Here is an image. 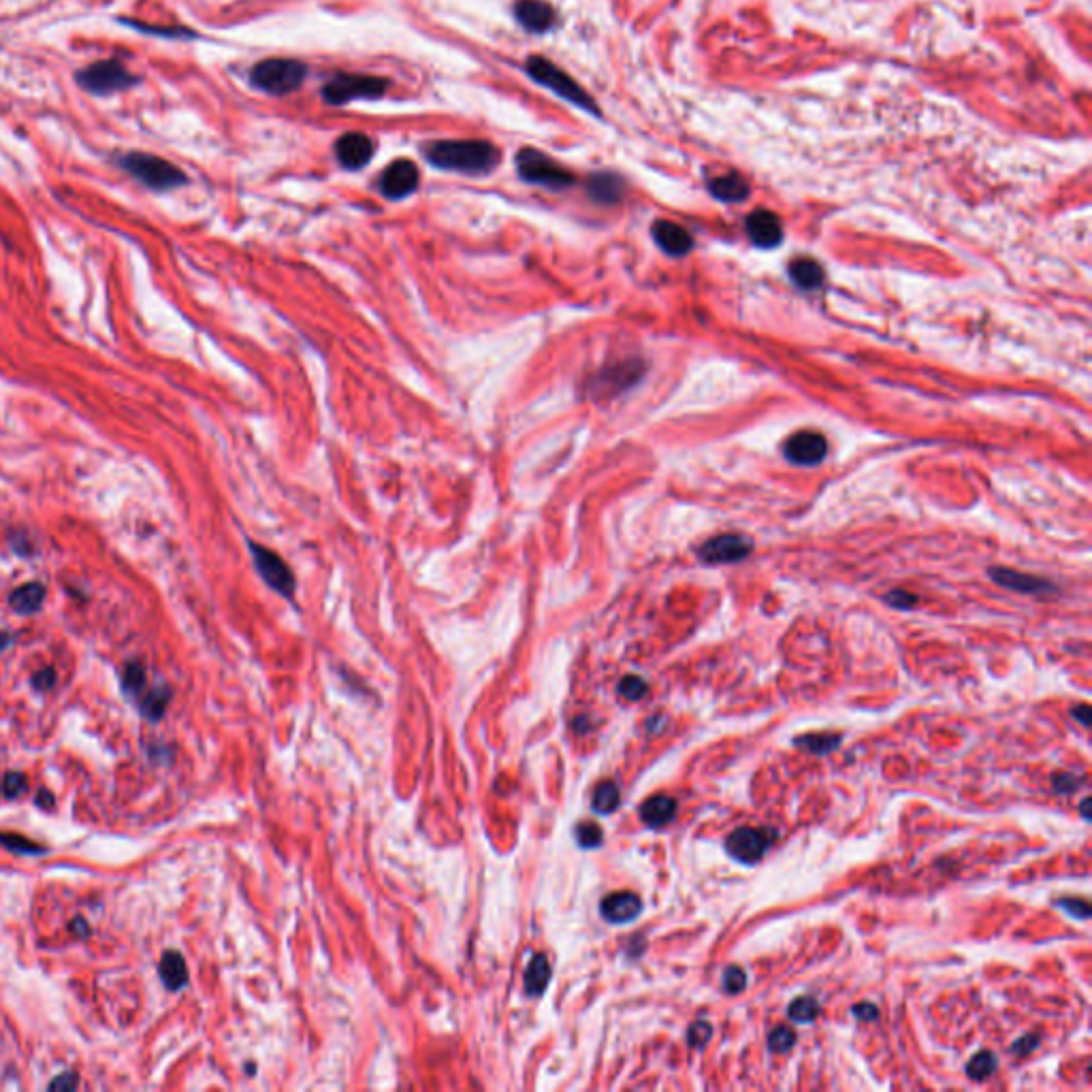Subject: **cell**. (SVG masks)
<instances>
[{"label": "cell", "instance_id": "6da1fadb", "mask_svg": "<svg viewBox=\"0 0 1092 1092\" xmlns=\"http://www.w3.org/2000/svg\"><path fill=\"white\" fill-rule=\"evenodd\" d=\"M425 159L442 171L487 175L499 165L502 152L485 139H442L427 143Z\"/></svg>", "mask_w": 1092, "mask_h": 1092}, {"label": "cell", "instance_id": "7a4b0ae2", "mask_svg": "<svg viewBox=\"0 0 1092 1092\" xmlns=\"http://www.w3.org/2000/svg\"><path fill=\"white\" fill-rule=\"evenodd\" d=\"M118 167H122L130 178L143 184L150 190L167 192L188 184V178L179 167L156 154L148 152H126L118 156Z\"/></svg>", "mask_w": 1092, "mask_h": 1092}, {"label": "cell", "instance_id": "3957f363", "mask_svg": "<svg viewBox=\"0 0 1092 1092\" xmlns=\"http://www.w3.org/2000/svg\"><path fill=\"white\" fill-rule=\"evenodd\" d=\"M525 73L532 77L536 83H540V86H545L551 90V92L557 94L559 99L572 102L575 107H581L583 111L600 116V110H597L594 96L585 92L583 86L575 77L565 73L561 66L551 63L548 58L529 56L527 63H525Z\"/></svg>", "mask_w": 1092, "mask_h": 1092}, {"label": "cell", "instance_id": "277c9868", "mask_svg": "<svg viewBox=\"0 0 1092 1092\" xmlns=\"http://www.w3.org/2000/svg\"><path fill=\"white\" fill-rule=\"evenodd\" d=\"M307 77V64L295 58H267L255 64L250 71V83L256 90L286 96L304 86Z\"/></svg>", "mask_w": 1092, "mask_h": 1092}, {"label": "cell", "instance_id": "5b68a950", "mask_svg": "<svg viewBox=\"0 0 1092 1092\" xmlns=\"http://www.w3.org/2000/svg\"><path fill=\"white\" fill-rule=\"evenodd\" d=\"M75 82L82 90H86L92 96H110L124 90L135 88L141 77L130 73L126 64L118 58L96 60V63L83 66L75 73Z\"/></svg>", "mask_w": 1092, "mask_h": 1092}, {"label": "cell", "instance_id": "8992f818", "mask_svg": "<svg viewBox=\"0 0 1092 1092\" xmlns=\"http://www.w3.org/2000/svg\"><path fill=\"white\" fill-rule=\"evenodd\" d=\"M517 171L521 175L523 182L542 186L546 190H565L576 182V178L568 169L561 167L557 160L536 148L518 150L515 159Z\"/></svg>", "mask_w": 1092, "mask_h": 1092}, {"label": "cell", "instance_id": "52a82bcc", "mask_svg": "<svg viewBox=\"0 0 1092 1092\" xmlns=\"http://www.w3.org/2000/svg\"><path fill=\"white\" fill-rule=\"evenodd\" d=\"M391 88V80L378 75H357L340 73L323 86V99L329 105H346L353 101H373L380 99Z\"/></svg>", "mask_w": 1092, "mask_h": 1092}, {"label": "cell", "instance_id": "ba28073f", "mask_svg": "<svg viewBox=\"0 0 1092 1092\" xmlns=\"http://www.w3.org/2000/svg\"><path fill=\"white\" fill-rule=\"evenodd\" d=\"M775 835V830L743 826V828H736L728 835L726 852L740 865H756V862L764 858L766 849L770 847Z\"/></svg>", "mask_w": 1092, "mask_h": 1092}, {"label": "cell", "instance_id": "9c48e42d", "mask_svg": "<svg viewBox=\"0 0 1092 1092\" xmlns=\"http://www.w3.org/2000/svg\"><path fill=\"white\" fill-rule=\"evenodd\" d=\"M250 553L263 581L267 583L271 589L277 591V594L291 597L295 591V576L286 561L282 559L280 555L271 551V548L255 545V542H250Z\"/></svg>", "mask_w": 1092, "mask_h": 1092}, {"label": "cell", "instance_id": "30bf717a", "mask_svg": "<svg viewBox=\"0 0 1092 1092\" xmlns=\"http://www.w3.org/2000/svg\"><path fill=\"white\" fill-rule=\"evenodd\" d=\"M419 182H420V175H419V169H416L414 162L408 159H401V160L391 162V165L384 169L382 175H380V179H378V188L386 198H393V201H397V198H406L412 195V192L419 188Z\"/></svg>", "mask_w": 1092, "mask_h": 1092}, {"label": "cell", "instance_id": "8fae6325", "mask_svg": "<svg viewBox=\"0 0 1092 1092\" xmlns=\"http://www.w3.org/2000/svg\"><path fill=\"white\" fill-rule=\"evenodd\" d=\"M376 154V141L365 132H343L335 141V156L348 171H359Z\"/></svg>", "mask_w": 1092, "mask_h": 1092}, {"label": "cell", "instance_id": "7c38bea8", "mask_svg": "<svg viewBox=\"0 0 1092 1092\" xmlns=\"http://www.w3.org/2000/svg\"><path fill=\"white\" fill-rule=\"evenodd\" d=\"M783 452L796 466H817L828 452V442L817 431H798L788 440Z\"/></svg>", "mask_w": 1092, "mask_h": 1092}, {"label": "cell", "instance_id": "4fadbf2b", "mask_svg": "<svg viewBox=\"0 0 1092 1092\" xmlns=\"http://www.w3.org/2000/svg\"><path fill=\"white\" fill-rule=\"evenodd\" d=\"M753 545L745 536H717L709 540L707 545L700 548V557L709 564H734V561H743L751 553Z\"/></svg>", "mask_w": 1092, "mask_h": 1092}, {"label": "cell", "instance_id": "5bb4252c", "mask_svg": "<svg viewBox=\"0 0 1092 1092\" xmlns=\"http://www.w3.org/2000/svg\"><path fill=\"white\" fill-rule=\"evenodd\" d=\"M745 227H747V233H749L751 241L756 246H759V248H775V246L781 244L783 227H781V220L777 218V214H772V211H766V209L753 211L749 218H747Z\"/></svg>", "mask_w": 1092, "mask_h": 1092}, {"label": "cell", "instance_id": "9a60e30c", "mask_svg": "<svg viewBox=\"0 0 1092 1092\" xmlns=\"http://www.w3.org/2000/svg\"><path fill=\"white\" fill-rule=\"evenodd\" d=\"M515 17L529 33H546L555 24V9L546 0H517Z\"/></svg>", "mask_w": 1092, "mask_h": 1092}, {"label": "cell", "instance_id": "2e32d148", "mask_svg": "<svg viewBox=\"0 0 1092 1092\" xmlns=\"http://www.w3.org/2000/svg\"><path fill=\"white\" fill-rule=\"evenodd\" d=\"M653 239L660 248L671 256H683L693 248V237L690 231L671 220H657L653 228Z\"/></svg>", "mask_w": 1092, "mask_h": 1092}, {"label": "cell", "instance_id": "e0dca14e", "mask_svg": "<svg viewBox=\"0 0 1092 1092\" xmlns=\"http://www.w3.org/2000/svg\"><path fill=\"white\" fill-rule=\"evenodd\" d=\"M643 911V901L633 892H617V894L606 896L600 904L602 918L611 924H627V922L636 920Z\"/></svg>", "mask_w": 1092, "mask_h": 1092}, {"label": "cell", "instance_id": "ac0fdd59", "mask_svg": "<svg viewBox=\"0 0 1092 1092\" xmlns=\"http://www.w3.org/2000/svg\"><path fill=\"white\" fill-rule=\"evenodd\" d=\"M587 192L595 203L614 205L623 197V179L617 173H594L587 182Z\"/></svg>", "mask_w": 1092, "mask_h": 1092}, {"label": "cell", "instance_id": "d6986e66", "mask_svg": "<svg viewBox=\"0 0 1092 1092\" xmlns=\"http://www.w3.org/2000/svg\"><path fill=\"white\" fill-rule=\"evenodd\" d=\"M991 576L994 583L1003 585V587L1011 589V591H1020V594H1043V591H1054L1052 585L1041 581V578L1022 575V572H1016V570L994 568V570H991Z\"/></svg>", "mask_w": 1092, "mask_h": 1092}, {"label": "cell", "instance_id": "ffe728a7", "mask_svg": "<svg viewBox=\"0 0 1092 1092\" xmlns=\"http://www.w3.org/2000/svg\"><path fill=\"white\" fill-rule=\"evenodd\" d=\"M710 195L726 203H739L749 197V186L739 173H720L709 179Z\"/></svg>", "mask_w": 1092, "mask_h": 1092}, {"label": "cell", "instance_id": "44dd1931", "mask_svg": "<svg viewBox=\"0 0 1092 1092\" xmlns=\"http://www.w3.org/2000/svg\"><path fill=\"white\" fill-rule=\"evenodd\" d=\"M641 376V365L638 363H621L602 372V376L595 380V389L600 393H619L621 389L636 382Z\"/></svg>", "mask_w": 1092, "mask_h": 1092}, {"label": "cell", "instance_id": "7402d4cb", "mask_svg": "<svg viewBox=\"0 0 1092 1092\" xmlns=\"http://www.w3.org/2000/svg\"><path fill=\"white\" fill-rule=\"evenodd\" d=\"M674 816H677V802L671 796H651L641 807V819L649 828H662V826L671 824Z\"/></svg>", "mask_w": 1092, "mask_h": 1092}, {"label": "cell", "instance_id": "603a6c76", "mask_svg": "<svg viewBox=\"0 0 1092 1092\" xmlns=\"http://www.w3.org/2000/svg\"><path fill=\"white\" fill-rule=\"evenodd\" d=\"M45 587L41 583H26L9 595V606L17 614H33L43 606Z\"/></svg>", "mask_w": 1092, "mask_h": 1092}, {"label": "cell", "instance_id": "cb8c5ba5", "mask_svg": "<svg viewBox=\"0 0 1092 1092\" xmlns=\"http://www.w3.org/2000/svg\"><path fill=\"white\" fill-rule=\"evenodd\" d=\"M789 277L796 286L805 288V291H816L824 282V269L813 258H796L789 265Z\"/></svg>", "mask_w": 1092, "mask_h": 1092}, {"label": "cell", "instance_id": "d4e9b609", "mask_svg": "<svg viewBox=\"0 0 1092 1092\" xmlns=\"http://www.w3.org/2000/svg\"><path fill=\"white\" fill-rule=\"evenodd\" d=\"M160 977L165 981L169 991H179L188 981V969H186L184 958L178 952H165L160 961Z\"/></svg>", "mask_w": 1092, "mask_h": 1092}, {"label": "cell", "instance_id": "484cf974", "mask_svg": "<svg viewBox=\"0 0 1092 1092\" xmlns=\"http://www.w3.org/2000/svg\"><path fill=\"white\" fill-rule=\"evenodd\" d=\"M551 980V964H548L545 954L534 956L532 964H529L527 971H525V994L527 997H540L542 992H545L546 983Z\"/></svg>", "mask_w": 1092, "mask_h": 1092}, {"label": "cell", "instance_id": "4316f807", "mask_svg": "<svg viewBox=\"0 0 1092 1092\" xmlns=\"http://www.w3.org/2000/svg\"><path fill=\"white\" fill-rule=\"evenodd\" d=\"M619 802H621L619 788L614 786L613 781H604L595 788L591 807H594V811L600 813V816H608V813L617 811Z\"/></svg>", "mask_w": 1092, "mask_h": 1092}, {"label": "cell", "instance_id": "83f0119b", "mask_svg": "<svg viewBox=\"0 0 1092 1092\" xmlns=\"http://www.w3.org/2000/svg\"><path fill=\"white\" fill-rule=\"evenodd\" d=\"M796 747H802V749H807L808 753H830L835 751L838 745H841V736L838 734H805L798 736V739L794 740Z\"/></svg>", "mask_w": 1092, "mask_h": 1092}, {"label": "cell", "instance_id": "f1b7e54d", "mask_svg": "<svg viewBox=\"0 0 1092 1092\" xmlns=\"http://www.w3.org/2000/svg\"><path fill=\"white\" fill-rule=\"evenodd\" d=\"M997 1069H999L997 1056H994L992 1052H980L969 1060L967 1076L971 1079H975V1082H983V1079L991 1078Z\"/></svg>", "mask_w": 1092, "mask_h": 1092}, {"label": "cell", "instance_id": "f546056e", "mask_svg": "<svg viewBox=\"0 0 1092 1092\" xmlns=\"http://www.w3.org/2000/svg\"><path fill=\"white\" fill-rule=\"evenodd\" d=\"M118 22H122V24H126V26H130L135 30H141V33H146V34H156V37H169V39H195L197 37V33H192V30L182 28V26H167V28L148 26V24L126 20V17H120Z\"/></svg>", "mask_w": 1092, "mask_h": 1092}, {"label": "cell", "instance_id": "4dcf8cb0", "mask_svg": "<svg viewBox=\"0 0 1092 1092\" xmlns=\"http://www.w3.org/2000/svg\"><path fill=\"white\" fill-rule=\"evenodd\" d=\"M817 1013H819V1005L813 997H798L796 1000H792V1005H789V1010H788L789 1020H794V1022H798V1024L813 1022V1020L817 1018Z\"/></svg>", "mask_w": 1092, "mask_h": 1092}, {"label": "cell", "instance_id": "1f68e13d", "mask_svg": "<svg viewBox=\"0 0 1092 1092\" xmlns=\"http://www.w3.org/2000/svg\"><path fill=\"white\" fill-rule=\"evenodd\" d=\"M169 700H171V691H169L167 687H160V690L150 691L146 700L141 702L143 715L150 717V720H160L162 713H165Z\"/></svg>", "mask_w": 1092, "mask_h": 1092}, {"label": "cell", "instance_id": "d6a6232c", "mask_svg": "<svg viewBox=\"0 0 1092 1092\" xmlns=\"http://www.w3.org/2000/svg\"><path fill=\"white\" fill-rule=\"evenodd\" d=\"M647 691H649L647 681L636 677V674H627V677L621 679V683H619V693L625 700H630V702H638V700H643L644 696H647Z\"/></svg>", "mask_w": 1092, "mask_h": 1092}, {"label": "cell", "instance_id": "836d02e7", "mask_svg": "<svg viewBox=\"0 0 1092 1092\" xmlns=\"http://www.w3.org/2000/svg\"><path fill=\"white\" fill-rule=\"evenodd\" d=\"M575 836H576L578 845H581V847H585V849L600 847L602 841H604V835H602V828H600V826H597V824H594V822L578 824L576 828H575Z\"/></svg>", "mask_w": 1092, "mask_h": 1092}, {"label": "cell", "instance_id": "e575fe53", "mask_svg": "<svg viewBox=\"0 0 1092 1092\" xmlns=\"http://www.w3.org/2000/svg\"><path fill=\"white\" fill-rule=\"evenodd\" d=\"M796 1046V1033L789 1027H777L768 1035V1048L775 1054H786Z\"/></svg>", "mask_w": 1092, "mask_h": 1092}, {"label": "cell", "instance_id": "d590c367", "mask_svg": "<svg viewBox=\"0 0 1092 1092\" xmlns=\"http://www.w3.org/2000/svg\"><path fill=\"white\" fill-rule=\"evenodd\" d=\"M122 685L129 693H137L146 685V671L139 662H129L122 671Z\"/></svg>", "mask_w": 1092, "mask_h": 1092}, {"label": "cell", "instance_id": "8d00e7d4", "mask_svg": "<svg viewBox=\"0 0 1092 1092\" xmlns=\"http://www.w3.org/2000/svg\"><path fill=\"white\" fill-rule=\"evenodd\" d=\"M0 845H5V847L11 849V852H17V854H43L45 852V847L28 841V838L17 836V835H3V832H0Z\"/></svg>", "mask_w": 1092, "mask_h": 1092}, {"label": "cell", "instance_id": "74e56055", "mask_svg": "<svg viewBox=\"0 0 1092 1092\" xmlns=\"http://www.w3.org/2000/svg\"><path fill=\"white\" fill-rule=\"evenodd\" d=\"M710 1037H713V1027H710L709 1022H704V1020L693 1022L690 1030H687V1043H690L691 1048H704L710 1041Z\"/></svg>", "mask_w": 1092, "mask_h": 1092}, {"label": "cell", "instance_id": "f35d334b", "mask_svg": "<svg viewBox=\"0 0 1092 1092\" xmlns=\"http://www.w3.org/2000/svg\"><path fill=\"white\" fill-rule=\"evenodd\" d=\"M747 986V973L740 967H728L723 973V991L728 994L743 992Z\"/></svg>", "mask_w": 1092, "mask_h": 1092}, {"label": "cell", "instance_id": "ab89813d", "mask_svg": "<svg viewBox=\"0 0 1092 1092\" xmlns=\"http://www.w3.org/2000/svg\"><path fill=\"white\" fill-rule=\"evenodd\" d=\"M28 789V781L22 772H9L3 781V796L5 798H17Z\"/></svg>", "mask_w": 1092, "mask_h": 1092}, {"label": "cell", "instance_id": "60d3db41", "mask_svg": "<svg viewBox=\"0 0 1092 1092\" xmlns=\"http://www.w3.org/2000/svg\"><path fill=\"white\" fill-rule=\"evenodd\" d=\"M1056 907L1065 909L1067 913H1069L1071 918H1076V920H1088L1090 918L1088 903L1079 901V898H1060V901H1056Z\"/></svg>", "mask_w": 1092, "mask_h": 1092}, {"label": "cell", "instance_id": "b9f144b4", "mask_svg": "<svg viewBox=\"0 0 1092 1092\" xmlns=\"http://www.w3.org/2000/svg\"><path fill=\"white\" fill-rule=\"evenodd\" d=\"M1079 783H1082V779L1073 775V772H1058V775L1052 777V786L1056 794H1073L1079 788Z\"/></svg>", "mask_w": 1092, "mask_h": 1092}, {"label": "cell", "instance_id": "7bdbcfd3", "mask_svg": "<svg viewBox=\"0 0 1092 1092\" xmlns=\"http://www.w3.org/2000/svg\"><path fill=\"white\" fill-rule=\"evenodd\" d=\"M885 602L894 608H913L915 602H918V597L907 594V591H903V589H896V591H892V594L885 595Z\"/></svg>", "mask_w": 1092, "mask_h": 1092}, {"label": "cell", "instance_id": "ee69618b", "mask_svg": "<svg viewBox=\"0 0 1092 1092\" xmlns=\"http://www.w3.org/2000/svg\"><path fill=\"white\" fill-rule=\"evenodd\" d=\"M53 685H56V672L52 668H43L33 677V687L39 691H50Z\"/></svg>", "mask_w": 1092, "mask_h": 1092}, {"label": "cell", "instance_id": "f6af8a7d", "mask_svg": "<svg viewBox=\"0 0 1092 1092\" xmlns=\"http://www.w3.org/2000/svg\"><path fill=\"white\" fill-rule=\"evenodd\" d=\"M1037 1046H1039V1037H1037V1035H1024V1037H1020V1039L1016 1043H1013L1011 1052L1013 1054H1020V1056H1027V1054L1033 1052V1049Z\"/></svg>", "mask_w": 1092, "mask_h": 1092}, {"label": "cell", "instance_id": "bcb514c9", "mask_svg": "<svg viewBox=\"0 0 1092 1092\" xmlns=\"http://www.w3.org/2000/svg\"><path fill=\"white\" fill-rule=\"evenodd\" d=\"M852 1016L860 1020V1022H871V1020L879 1018V1010L873 1003H858L852 1007Z\"/></svg>", "mask_w": 1092, "mask_h": 1092}, {"label": "cell", "instance_id": "7dc6e473", "mask_svg": "<svg viewBox=\"0 0 1092 1092\" xmlns=\"http://www.w3.org/2000/svg\"><path fill=\"white\" fill-rule=\"evenodd\" d=\"M50 1090H75L77 1088V1076L75 1073H63V1076H58L53 1082H50L47 1086Z\"/></svg>", "mask_w": 1092, "mask_h": 1092}, {"label": "cell", "instance_id": "c3c4849f", "mask_svg": "<svg viewBox=\"0 0 1092 1092\" xmlns=\"http://www.w3.org/2000/svg\"><path fill=\"white\" fill-rule=\"evenodd\" d=\"M1071 715H1073V720H1078L1079 723H1082L1084 728L1090 726V707H1088V704H1078V707H1073L1071 709Z\"/></svg>", "mask_w": 1092, "mask_h": 1092}, {"label": "cell", "instance_id": "681fc988", "mask_svg": "<svg viewBox=\"0 0 1092 1092\" xmlns=\"http://www.w3.org/2000/svg\"><path fill=\"white\" fill-rule=\"evenodd\" d=\"M71 933H75L77 937H88L90 928H88V924L82 918H75L73 922H71Z\"/></svg>", "mask_w": 1092, "mask_h": 1092}, {"label": "cell", "instance_id": "f907efd6", "mask_svg": "<svg viewBox=\"0 0 1092 1092\" xmlns=\"http://www.w3.org/2000/svg\"><path fill=\"white\" fill-rule=\"evenodd\" d=\"M39 805L45 807V808L52 807L53 805V796L47 794V792H39Z\"/></svg>", "mask_w": 1092, "mask_h": 1092}, {"label": "cell", "instance_id": "816d5d0a", "mask_svg": "<svg viewBox=\"0 0 1092 1092\" xmlns=\"http://www.w3.org/2000/svg\"><path fill=\"white\" fill-rule=\"evenodd\" d=\"M11 643H14V636H11V633L0 632V651H3V649H7Z\"/></svg>", "mask_w": 1092, "mask_h": 1092}, {"label": "cell", "instance_id": "f5cc1de1", "mask_svg": "<svg viewBox=\"0 0 1092 1092\" xmlns=\"http://www.w3.org/2000/svg\"><path fill=\"white\" fill-rule=\"evenodd\" d=\"M1090 805H1092L1090 798L1082 800V817L1086 819V822H1090Z\"/></svg>", "mask_w": 1092, "mask_h": 1092}]
</instances>
